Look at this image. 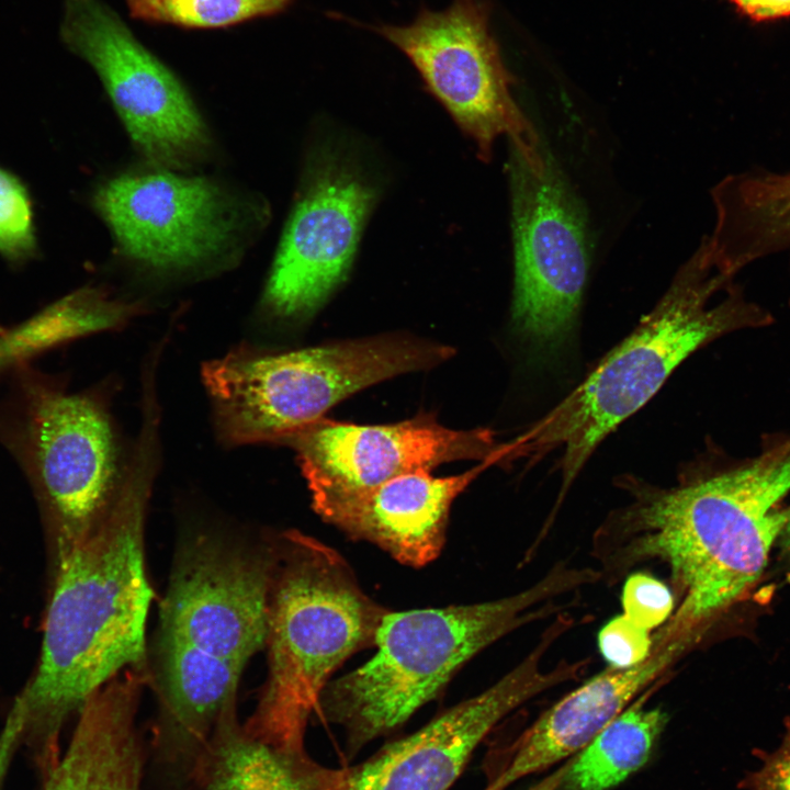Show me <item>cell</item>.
Instances as JSON below:
<instances>
[{"mask_svg":"<svg viewBox=\"0 0 790 790\" xmlns=\"http://www.w3.org/2000/svg\"><path fill=\"white\" fill-rule=\"evenodd\" d=\"M159 421L142 419L113 504L86 539L58 551L56 580L35 675L8 721L37 754L60 748L67 716L122 670L146 669L153 591L144 557L145 518L159 452Z\"/></svg>","mask_w":790,"mask_h":790,"instance_id":"obj_1","label":"cell"},{"mask_svg":"<svg viewBox=\"0 0 790 790\" xmlns=\"http://www.w3.org/2000/svg\"><path fill=\"white\" fill-rule=\"evenodd\" d=\"M245 666L159 635L155 676L158 712L153 747L173 790L193 783L198 763L224 711L237 703Z\"/></svg>","mask_w":790,"mask_h":790,"instance_id":"obj_17","label":"cell"},{"mask_svg":"<svg viewBox=\"0 0 790 790\" xmlns=\"http://www.w3.org/2000/svg\"><path fill=\"white\" fill-rule=\"evenodd\" d=\"M494 464L488 456L456 475L416 472L368 488L313 494L312 505L350 538L373 543L405 565L421 567L436 560L444 545L454 499Z\"/></svg>","mask_w":790,"mask_h":790,"instance_id":"obj_16","label":"cell"},{"mask_svg":"<svg viewBox=\"0 0 790 790\" xmlns=\"http://www.w3.org/2000/svg\"><path fill=\"white\" fill-rule=\"evenodd\" d=\"M376 191L340 151L323 146L307 161L262 294L282 319L306 318L346 280Z\"/></svg>","mask_w":790,"mask_h":790,"instance_id":"obj_11","label":"cell"},{"mask_svg":"<svg viewBox=\"0 0 790 790\" xmlns=\"http://www.w3.org/2000/svg\"><path fill=\"white\" fill-rule=\"evenodd\" d=\"M295 0H126L129 15L183 29H223L280 14Z\"/></svg>","mask_w":790,"mask_h":790,"instance_id":"obj_23","label":"cell"},{"mask_svg":"<svg viewBox=\"0 0 790 790\" xmlns=\"http://www.w3.org/2000/svg\"><path fill=\"white\" fill-rule=\"evenodd\" d=\"M26 386L22 441L58 532V551L86 539L116 496L123 471L105 403L35 382Z\"/></svg>","mask_w":790,"mask_h":790,"instance_id":"obj_13","label":"cell"},{"mask_svg":"<svg viewBox=\"0 0 790 790\" xmlns=\"http://www.w3.org/2000/svg\"><path fill=\"white\" fill-rule=\"evenodd\" d=\"M744 15L764 21L790 15V0H731Z\"/></svg>","mask_w":790,"mask_h":790,"instance_id":"obj_29","label":"cell"},{"mask_svg":"<svg viewBox=\"0 0 790 790\" xmlns=\"http://www.w3.org/2000/svg\"><path fill=\"white\" fill-rule=\"evenodd\" d=\"M624 483L631 500L599 531V555L616 568L665 563L679 599L653 639H700L759 578L790 519V507H780L790 492V437L743 465L670 487Z\"/></svg>","mask_w":790,"mask_h":790,"instance_id":"obj_2","label":"cell"},{"mask_svg":"<svg viewBox=\"0 0 790 790\" xmlns=\"http://www.w3.org/2000/svg\"><path fill=\"white\" fill-rule=\"evenodd\" d=\"M761 766L747 772L738 787L743 790H790V720L780 746L772 753L755 749Z\"/></svg>","mask_w":790,"mask_h":790,"instance_id":"obj_28","label":"cell"},{"mask_svg":"<svg viewBox=\"0 0 790 790\" xmlns=\"http://www.w3.org/2000/svg\"><path fill=\"white\" fill-rule=\"evenodd\" d=\"M714 227L729 228L790 210V171L752 170L724 178L712 190Z\"/></svg>","mask_w":790,"mask_h":790,"instance_id":"obj_24","label":"cell"},{"mask_svg":"<svg viewBox=\"0 0 790 790\" xmlns=\"http://www.w3.org/2000/svg\"><path fill=\"white\" fill-rule=\"evenodd\" d=\"M697 641L682 636L654 644L644 662L607 667L561 698L518 736L507 763L484 790H506L576 755Z\"/></svg>","mask_w":790,"mask_h":790,"instance_id":"obj_18","label":"cell"},{"mask_svg":"<svg viewBox=\"0 0 790 790\" xmlns=\"http://www.w3.org/2000/svg\"><path fill=\"white\" fill-rule=\"evenodd\" d=\"M36 234L32 200L23 182L0 167V255L16 263L32 258Z\"/></svg>","mask_w":790,"mask_h":790,"instance_id":"obj_25","label":"cell"},{"mask_svg":"<svg viewBox=\"0 0 790 790\" xmlns=\"http://www.w3.org/2000/svg\"><path fill=\"white\" fill-rule=\"evenodd\" d=\"M115 312L95 287H83L56 301L0 335V372L63 342L112 329Z\"/></svg>","mask_w":790,"mask_h":790,"instance_id":"obj_22","label":"cell"},{"mask_svg":"<svg viewBox=\"0 0 790 790\" xmlns=\"http://www.w3.org/2000/svg\"><path fill=\"white\" fill-rule=\"evenodd\" d=\"M647 697L636 698L572 756L558 790H611L646 765L668 722L664 710L646 707Z\"/></svg>","mask_w":790,"mask_h":790,"instance_id":"obj_21","label":"cell"},{"mask_svg":"<svg viewBox=\"0 0 790 790\" xmlns=\"http://www.w3.org/2000/svg\"><path fill=\"white\" fill-rule=\"evenodd\" d=\"M591 568L555 566L531 587L479 603L386 611L375 653L331 680L318 704L341 726L349 756L407 722L477 653L560 609L556 600L598 580Z\"/></svg>","mask_w":790,"mask_h":790,"instance_id":"obj_4","label":"cell"},{"mask_svg":"<svg viewBox=\"0 0 790 790\" xmlns=\"http://www.w3.org/2000/svg\"><path fill=\"white\" fill-rule=\"evenodd\" d=\"M599 651L611 668H629L644 662L653 651V634L622 613L609 620L597 637Z\"/></svg>","mask_w":790,"mask_h":790,"instance_id":"obj_27","label":"cell"},{"mask_svg":"<svg viewBox=\"0 0 790 790\" xmlns=\"http://www.w3.org/2000/svg\"><path fill=\"white\" fill-rule=\"evenodd\" d=\"M201 790H346L347 768L314 760L304 741L268 736L240 722L228 707L198 763Z\"/></svg>","mask_w":790,"mask_h":790,"instance_id":"obj_19","label":"cell"},{"mask_svg":"<svg viewBox=\"0 0 790 790\" xmlns=\"http://www.w3.org/2000/svg\"><path fill=\"white\" fill-rule=\"evenodd\" d=\"M92 205L120 255L157 274L230 263L263 219L252 201L218 180L153 166L105 179Z\"/></svg>","mask_w":790,"mask_h":790,"instance_id":"obj_7","label":"cell"},{"mask_svg":"<svg viewBox=\"0 0 790 790\" xmlns=\"http://www.w3.org/2000/svg\"><path fill=\"white\" fill-rule=\"evenodd\" d=\"M278 545L199 534L177 553L159 635L242 666L267 644Z\"/></svg>","mask_w":790,"mask_h":790,"instance_id":"obj_12","label":"cell"},{"mask_svg":"<svg viewBox=\"0 0 790 790\" xmlns=\"http://www.w3.org/2000/svg\"><path fill=\"white\" fill-rule=\"evenodd\" d=\"M453 353L404 336L272 353L242 347L206 362L202 379L223 442L279 443L358 391L431 369Z\"/></svg>","mask_w":790,"mask_h":790,"instance_id":"obj_6","label":"cell"},{"mask_svg":"<svg viewBox=\"0 0 790 790\" xmlns=\"http://www.w3.org/2000/svg\"><path fill=\"white\" fill-rule=\"evenodd\" d=\"M13 753L0 745V790Z\"/></svg>","mask_w":790,"mask_h":790,"instance_id":"obj_31","label":"cell"},{"mask_svg":"<svg viewBox=\"0 0 790 790\" xmlns=\"http://www.w3.org/2000/svg\"><path fill=\"white\" fill-rule=\"evenodd\" d=\"M780 538H781V540H782V544H783L785 551H786V552L788 553V555L790 556V519H789V521L786 523V526H785V528H783V530H782V532H781Z\"/></svg>","mask_w":790,"mask_h":790,"instance_id":"obj_32","label":"cell"},{"mask_svg":"<svg viewBox=\"0 0 790 790\" xmlns=\"http://www.w3.org/2000/svg\"><path fill=\"white\" fill-rule=\"evenodd\" d=\"M276 545L266 644L269 673L245 724L269 736L304 741L332 674L373 645L387 610L362 590L330 546L300 531L285 532Z\"/></svg>","mask_w":790,"mask_h":790,"instance_id":"obj_5","label":"cell"},{"mask_svg":"<svg viewBox=\"0 0 790 790\" xmlns=\"http://www.w3.org/2000/svg\"><path fill=\"white\" fill-rule=\"evenodd\" d=\"M279 444L295 451L311 495L368 488L452 461H483L498 447L488 429L454 430L430 415L368 426L324 416Z\"/></svg>","mask_w":790,"mask_h":790,"instance_id":"obj_15","label":"cell"},{"mask_svg":"<svg viewBox=\"0 0 790 790\" xmlns=\"http://www.w3.org/2000/svg\"><path fill=\"white\" fill-rule=\"evenodd\" d=\"M572 757L561 763L552 772L544 776L527 790H558L571 766Z\"/></svg>","mask_w":790,"mask_h":790,"instance_id":"obj_30","label":"cell"},{"mask_svg":"<svg viewBox=\"0 0 790 790\" xmlns=\"http://www.w3.org/2000/svg\"><path fill=\"white\" fill-rule=\"evenodd\" d=\"M702 244L668 290L620 343L556 406L505 444L507 462L532 465L557 452L554 511L598 445L641 409L692 353L771 315L746 300Z\"/></svg>","mask_w":790,"mask_h":790,"instance_id":"obj_3","label":"cell"},{"mask_svg":"<svg viewBox=\"0 0 790 790\" xmlns=\"http://www.w3.org/2000/svg\"><path fill=\"white\" fill-rule=\"evenodd\" d=\"M515 242L514 328L535 364L558 358L573 335L589 270L583 208L545 148L541 168L510 147Z\"/></svg>","mask_w":790,"mask_h":790,"instance_id":"obj_8","label":"cell"},{"mask_svg":"<svg viewBox=\"0 0 790 790\" xmlns=\"http://www.w3.org/2000/svg\"><path fill=\"white\" fill-rule=\"evenodd\" d=\"M557 640L545 630L535 647L483 692L441 713L425 726L393 741L362 764L347 768L346 790H448L474 751L509 713L582 672L579 662L542 667Z\"/></svg>","mask_w":790,"mask_h":790,"instance_id":"obj_14","label":"cell"},{"mask_svg":"<svg viewBox=\"0 0 790 790\" xmlns=\"http://www.w3.org/2000/svg\"><path fill=\"white\" fill-rule=\"evenodd\" d=\"M61 38L98 75L134 147L149 166L189 171L213 139L178 76L101 0H65Z\"/></svg>","mask_w":790,"mask_h":790,"instance_id":"obj_10","label":"cell"},{"mask_svg":"<svg viewBox=\"0 0 790 790\" xmlns=\"http://www.w3.org/2000/svg\"><path fill=\"white\" fill-rule=\"evenodd\" d=\"M138 709L121 695L88 700L68 745L41 766L43 790H144L146 756Z\"/></svg>","mask_w":790,"mask_h":790,"instance_id":"obj_20","label":"cell"},{"mask_svg":"<svg viewBox=\"0 0 790 790\" xmlns=\"http://www.w3.org/2000/svg\"><path fill=\"white\" fill-rule=\"evenodd\" d=\"M622 614L639 628L653 632L675 610V596L661 579L645 572L630 574L621 591Z\"/></svg>","mask_w":790,"mask_h":790,"instance_id":"obj_26","label":"cell"},{"mask_svg":"<svg viewBox=\"0 0 790 790\" xmlns=\"http://www.w3.org/2000/svg\"><path fill=\"white\" fill-rule=\"evenodd\" d=\"M368 29L410 60L483 159L507 135L529 165L542 166L544 145L512 97L516 80L492 32L487 0H452L441 11L422 8L409 24Z\"/></svg>","mask_w":790,"mask_h":790,"instance_id":"obj_9","label":"cell"}]
</instances>
